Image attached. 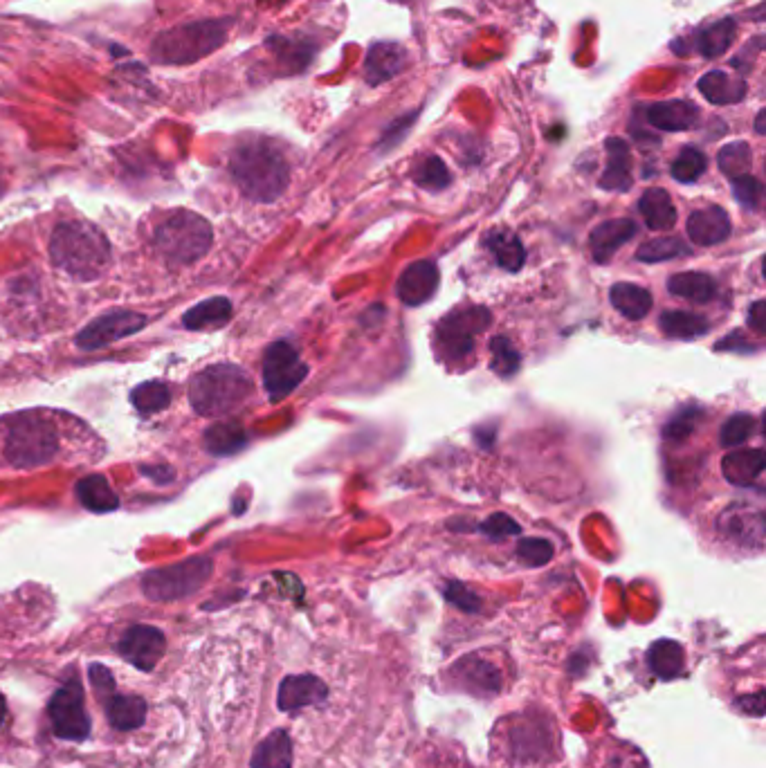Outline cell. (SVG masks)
<instances>
[{"label": "cell", "mask_w": 766, "mask_h": 768, "mask_svg": "<svg viewBox=\"0 0 766 768\" xmlns=\"http://www.w3.org/2000/svg\"><path fill=\"white\" fill-rule=\"evenodd\" d=\"M75 495L81 506L90 512H97V515H106V512L120 508V497H117V492L111 488L104 474H90V477L79 479Z\"/></svg>", "instance_id": "21"}, {"label": "cell", "mask_w": 766, "mask_h": 768, "mask_svg": "<svg viewBox=\"0 0 766 768\" xmlns=\"http://www.w3.org/2000/svg\"><path fill=\"white\" fill-rule=\"evenodd\" d=\"M230 173L245 198L254 203H275L288 189L290 164L268 137H248L230 153Z\"/></svg>", "instance_id": "1"}, {"label": "cell", "mask_w": 766, "mask_h": 768, "mask_svg": "<svg viewBox=\"0 0 766 768\" xmlns=\"http://www.w3.org/2000/svg\"><path fill=\"white\" fill-rule=\"evenodd\" d=\"M699 93L715 106L737 104L746 97V84L724 70H710L708 75L699 79Z\"/></svg>", "instance_id": "26"}, {"label": "cell", "mask_w": 766, "mask_h": 768, "mask_svg": "<svg viewBox=\"0 0 766 768\" xmlns=\"http://www.w3.org/2000/svg\"><path fill=\"white\" fill-rule=\"evenodd\" d=\"M659 326L672 340H695V337H704L710 331V322L706 317L688 313V310H665L659 317Z\"/></svg>", "instance_id": "31"}, {"label": "cell", "mask_w": 766, "mask_h": 768, "mask_svg": "<svg viewBox=\"0 0 766 768\" xmlns=\"http://www.w3.org/2000/svg\"><path fill=\"white\" fill-rule=\"evenodd\" d=\"M5 715H7V703L3 694H0V726L5 724Z\"/></svg>", "instance_id": "53"}, {"label": "cell", "mask_w": 766, "mask_h": 768, "mask_svg": "<svg viewBox=\"0 0 766 768\" xmlns=\"http://www.w3.org/2000/svg\"><path fill=\"white\" fill-rule=\"evenodd\" d=\"M486 248L495 256L499 268L506 272H519L526 261V250L515 234L490 232L486 236Z\"/></svg>", "instance_id": "34"}, {"label": "cell", "mask_w": 766, "mask_h": 768, "mask_svg": "<svg viewBox=\"0 0 766 768\" xmlns=\"http://www.w3.org/2000/svg\"><path fill=\"white\" fill-rule=\"evenodd\" d=\"M764 452L760 450H742V452H731L724 456L722 461V472L726 481H731L733 486H751L760 479V474L764 472Z\"/></svg>", "instance_id": "25"}, {"label": "cell", "mask_w": 766, "mask_h": 768, "mask_svg": "<svg viewBox=\"0 0 766 768\" xmlns=\"http://www.w3.org/2000/svg\"><path fill=\"white\" fill-rule=\"evenodd\" d=\"M214 243L207 218L189 209H176L155 227L153 245L169 265H191L203 259Z\"/></svg>", "instance_id": "6"}, {"label": "cell", "mask_w": 766, "mask_h": 768, "mask_svg": "<svg viewBox=\"0 0 766 768\" xmlns=\"http://www.w3.org/2000/svg\"><path fill=\"white\" fill-rule=\"evenodd\" d=\"M214 564L205 555L189 557L142 575V593L153 602H176L194 596L212 578Z\"/></svg>", "instance_id": "7"}, {"label": "cell", "mask_w": 766, "mask_h": 768, "mask_svg": "<svg viewBox=\"0 0 766 768\" xmlns=\"http://www.w3.org/2000/svg\"><path fill=\"white\" fill-rule=\"evenodd\" d=\"M755 131H758V135H764V111L758 113V120H755Z\"/></svg>", "instance_id": "54"}, {"label": "cell", "mask_w": 766, "mask_h": 768, "mask_svg": "<svg viewBox=\"0 0 766 768\" xmlns=\"http://www.w3.org/2000/svg\"><path fill=\"white\" fill-rule=\"evenodd\" d=\"M131 402L133 407L140 411L142 416L158 414V411L167 409L171 402V387L162 380H149L140 382L138 387L131 389Z\"/></svg>", "instance_id": "35"}, {"label": "cell", "mask_w": 766, "mask_h": 768, "mask_svg": "<svg viewBox=\"0 0 766 768\" xmlns=\"http://www.w3.org/2000/svg\"><path fill=\"white\" fill-rule=\"evenodd\" d=\"M232 319V301L227 297H212L200 301V304L191 306L182 324L187 331H216V328L225 326Z\"/></svg>", "instance_id": "22"}, {"label": "cell", "mask_w": 766, "mask_h": 768, "mask_svg": "<svg viewBox=\"0 0 766 768\" xmlns=\"http://www.w3.org/2000/svg\"><path fill=\"white\" fill-rule=\"evenodd\" d=\"M701 416H704V411H701L699 407H683L679 414L674 416L668 425H665V429H663L665 438H670V441H683V438L695 432V427L701 420Z\"/></svg>", "instance_id": "43"}, {"label": "cell", "mask_w": 766, "mask_h": 768, "mask_svg": "<svg viewBox=\"0 0 766 768\" xmlns=\"http://www.w3.org/2000/svg\"><path fill=\"white\" fill-rule=\"evenodd\" d=\"M638 212L650 230H672L677 225V209L665 189H647L638 200Z\"/></svg>", "instance_id": "28"}, {"label": "cell", "mask_w": 766, "mask_h": 768, "mask_svg": "<svg viewBox=\"0 0 766 768\" xmlns=\"http://www.w3.org/2000/svg\"><path fill=\"white\" fill-rule=\"evenodd\" d=\"M308 376L306 362H302L295 346L288 342H275L263 355V387L272 402L290 396Z\"/></svg>", "instance_id": "9"}, {"label": "cell", "mask_w": 766, "mask_h": 768, "mask_svg": "<svg viewBox=\"0 0 766 768\" xmlns=\"http://www.w3.org/2000/svg\"><path fill=\"white\" fill-rule=\"evenodd\" d=\"M690 254V248L679 239H652L643 243L641 248L636 250V259L645 261V263H659V261H670L677 259V256Z\"/></svg>", "instance_id": "39"}, {"label": "cell", "mask_w": 766, "mask_h": 768, "mask_svg": "<svg viewBox=\"0 0 766 768\" xmlns=\"http://www.w3.org/2000/svg\"><path fill=\"white\" fill-rule=\"evenodd\" d=\"M609 301L627 319H643L652 308V295L636 283L620 281L609 292Z\"/></svg>", "instance_id": "32"}, {"label": "cell", "mask_w": 766, "mask_h": 768, "mask_svg": "<svg viewBox=\"0 0 766 768\" xmlns=\"http://www.w3.org/2000/svg\"><path fill=\"white\" fill-rule=\"evenodd\" d=\"M147 324L149 319L140 313H133V310H111V313L99 315L81 328L75 337V344L81 351H102L108 344L140 333Z\"/></svg>", "instance_id": "11"}, {"label": "cell", "mask_w": 766, "mask_h": 768, "mask_svg": "<svg viewBox=\"0 0 766 768\" xmlns=\"http://www.w3.org/2000/svg\"><path fill=\"white\" fill-rule=\"evenodd\" d=\"M668 290L674 297L695 301V304H708L717 295V283L706 272H679L670 277Z\"/></svg>", "instance_id": "30"}, {"label": "cell", "mask_w": 766, "mask_h": 768, "mask_svg": "<svg viewBox=\"0 0 766 768\" xmlns=\"http://www.w3.org/2000/svg\"><path fill=\"white\" fill-rule=\"evenodd\" d=\"M647 122L665 133H681L695 128L701 120V111L686 99H670L647 108Z\"/></svg>", "instance_id": "18"}, {"label": "cell", "mask_w": 766, "mask_h": 768, "mask_svg": "<svg viewBox=\"0 0 766 768\" xmlns=\"http://www.w3.org/2000/svg\"><path fill=\"white\" fill-rule=\"evenodd\" d=\"M254 384L239 364H212L189 382V402L196 414L218 418L232 414L252 396Z\"/></svg>", "instance_id": "4"}, {"label": "cell", "mask_w": 766, "mask_h": 768, "mask_svg": "<svg viewBox=\"0 0 766 768\" xmlns=\"http://www.w3.org/2000/svg\"><path fill=\"white\" fill-rule=\"evenodd\" d=\"M147 710V701L142 697H135V694H115V697H108L106 717L108 724L115 730L129 733V730H138L144 726Z\"/></svg>", "instance_id": "24"}, {"label": "cell", "mask_w": 766, "mask_h": 768, "mask_svg": "<svg viewBox=\"0 0 766 768\" xmlns=\"http://www.w3.org/2000/svg\"><path fill=\"white\" fill-rule=\"evenodd\" d=\"M733 194L737 200H740L742 207L758 209L762 200V182L758 178H753L751 173L733 178Z\"/></svg>", "instance_id": "45"}, {"label": "cell", "mask_w": 766, "mask_h": 768, "mask_svg": "<svg viewBox=\"0 0 766 768\" xmlns=\"http://www.w3.org/2000/svg\"><path fill=\"white\" fill-rule=\"evenodd\" d=\"M245 443H248V434L241 423L236 420H223V423H214L205 429L203 445L212 456H232L241 452Z\"/></svg>", "instance_id": "27"}, {"label": "cell", "mask_w": 766, "mask_h": 768, "mask_svg": "<svg viewBox=\"0 0 766 768\" xmlns=\"http://www.w3.org/2000/svg\"><path fill=\"white\" fill-rule=\"evenodd\" d=\"M232 25V18H205L169 27L153 39L149 59L158 66H191L223 48Z\"/></svg>", "instance_id": "3"}, {"label": "cell", "mask_w": 766, "mask_h": 768, "mask_svg": "<svg viewBox=\"0 0 766 768\" xmlns=\"http://www.w3.org/2000/svg\"><path fill=\"white\" fill-rule=\"evenodd\" d=\"M737 706L746 712H751L753 717H762L764 715V694L758 692V694H753V697H744L742 701H737Z\"/></svg>", "instance_id": "50"}, {"label": "cell", "mask_w": 766, "mask_h": 768, "mask_svg": "<svg viewBox=\"0 0 766 768\" xmlns=\"http://www.w3.org/2000/svg\"><path fill=\"white\" fill-rule=\"evenodd\" d=\"M492 346V369L501 378H510L519 371V353L508 337H495L490 342Z\"/></svg>", "instance_id": "41"}, {"label": "cell", "mask_w": 766, "mask_h": 768, "mask_svg": "<svg viewBox=\"0 0 766 768\" xmlns=\"http://www.w3.org/2000/svg\"><path fill=\"white\" fill-rule=\"evenodd\" d=\"M719 530L737 542L760 546L764 537V512L749 506H731L719 517Z\"/></svg>", "instance_id": "19"}, {"label": "cell", "mask_w": 766, "mask_h": 768, "mask_svg": "<svg viewBox=\"0 0 766 768\" xmlns=\"http://www.w3.org/2000/svg\"><path fill=\"white\" fill-rule=\"evenodd\" d=\"M50 259L70 277L93 281L102 277L111 265V245L95 225L66 221L54 227Z\"/></svg>", "instance_id": "2"}, {"label": "cell", "mask_w": 766, "mask_h": 768, "mask_svg": "<svg viewBox=\"0 0 766 768\" xmlns=\"http://www.w3.org/2000/svg\"><path fill=\"white\" fill-rule=\"evenodd\" d=\"M328 688L322 679H317L313 674H299V676H286L279 685L277 692V706L284 712H295L308 706H317V703L326 701Z\"/></svg>", "instance_id": "15"}, {"label": "cell", "mask_w": 766, "mask_h": 768, "mask_svg": "<svg viewBox=\"0 0 766 768\" xmlns=\"http://www.w3.org/2000/svg\"><path fill=\"white\" fill-rule=\"evenodd\" d=\"M764 308H766V304H764L762 299L755 301V304L749 308V324H751L758 333H764V328H766V319H764L766 313H764Z\"/></svg>", "instance_id": "51"}, {"label": "cell", "mask_w": 766, "mask_h": 768, "mask_svg": "<svg viewBox=\"0 0 766 768\" xmlns=\"http://www.w3.org/2000/svg\"><path fill=\"white\" fill-rule=\"evenodd\" d=\"M142 474L147 479L158 483V486H164V483H171L176 479V472H173V468H169V465H147V468H142Z\"/></svg>", "instance_id": "49"}, {"label": "cell", "mask_w": 766, "mask_h": 768, "mask_svg": "<svg viewBox=\"0 0 766 768\" xmlns=\"http://www.w3.org/2000/svg\"><path fill=\"white\" fill-rule=\"evenodd\" d=\"M250 768H293V742L286 730H275L254 748Z\"/></svg>", "instance_id": "29"}, {"label": "cell", "mask_w": 766, "mask_h": 768, "mask_svg": "<svg viewBox=\"0 0 766 768\" xmlns=\"http://www.w3.org/2000/svg\"><path fill=\"white\" fill-rule=\"evenodd\" d=\"M48 712L54 735L59 739H66V742H84L90 735L86 697L77 676L63 683L61 688L52 694Z\"/></svg>", "instance_id": "8"}, {"label": "cell", "mask_w": 766, "mask_h": 768, "mask_svg": "<svg viewBox=\"0 0 766 768\" xmlns=\"http://www.w3.org/2000/svg\"><path fill=\"white\" fill-rule=\"evenodd\" d=\"M717 164H719V169H722L724 176H728V178L746 176V173L751 171V164H753L751 146L742 140L726 144L717 155Z\"/></svg>", "instance_id": "37"}, {"label": "cell", "mask_w": 766, "mask_h": 768, "mask_svg": "<svg viewBox=\"0 0 766 768\" xmlns=\"http://www.w3.org/2000/svg\"><path fill=\"white\" fill-rule=\"evenodd\" d=\"M164 647H167V640H164V634L158 627L151 625H133L124 632L120 638V645H117V652L129 661L135 670L140 672H153L155 665L160 663V658L164 656Z\"/></svg>", "instance_id": "12"}, {"label": "cell", "mask_w": 766, "mask_h": 768, "mask_svg": "<svg viewBox=\"0 0 766 768\" xmlns=\"http://www.w3.org/2000/svg\"><path fill=\"white\" fill-rule=\"evenodd\" d=\"M5 194V185H3V176H0V196Z\"/></svg>", "instance_id": "55"}, {"label": "cell", "mask_w": 766, "mask_h": 768, "mask_svg": "<svg viewBox=\"0 0 766 768\" xmlns=\"http://www.w3.org/2000/svg\"><path fill=\"white\" fill-rule=\"evenodd\" d=\"M490 324L486 308H463L443 317L436 326L441 351L445 360H463L474 349V337Z\"/></svg>", "instance_id": "10"}, {"label": "cell", "mask_w": 766, "mask_h": 768, "mask_svg": "<svg viewBox=\"0 0 766 768\" xmlns=\"http://www.w3.org/2000/svg\"><path fill=\"white\" fill-rule=\"evenodd\" d=\"M452 679L465 692L479 694V697H492L501 690V674L490 661H483L479 656H465L452 665Z\"/></svg>", "instance_id": "13"}, {"label": "cell", "mask_w": 766, "mask_h": 768, "mask_svg": "<svg viewBox=\"0 0 766 768\" xmlns=\"http://www.w3.org/2000/svg\"><path fill=\"white\" fill-rule=\"evenodd\" d=\"M636 232L638 227L629 218H612V221L600 223L589 236L591 254L598 263H607L618 248H623L629 239H634Z\"/></svg>", "instance_id": "20"}, {"label": "cell", "mask_w": 766, "mask_h": 768, "mask_svg": "<svg viewBox=\"0 0 766 768\" xmlns=\"http://www.w3.org/2000/svg\"><path fill=\"white\" fill-rule=\"evenodd\" d=\"M731 218H728L724 207L710 205L704 209H697L695 214L688 218V236L692 243L701 245V248H710L726 241L731 236Z\"/></svg>", "instance_id": "16"}, {"label": "cell", "mask_w": 766, "mask_h": 768, "mask_svg": "<svg viewBox=\"0 0 766 768\" xmlns=\"http://www.w3.org/2000/svg\"><path fill=\"white\" fill-rule=\"evenodd\" d=\"M481 533H486L492 539H504L508 535H517L519 533V524L515 519H510L504 512H497V515L488 517L483 524L479 526Z\"/></svg>", "instance_id": "47"}, {"label": "cell", "mask_w": 766, "mask_h": 768, "mask_svg": "<svg viewBox=\"0 0 766 768\" xmlns=\"http://www.w3.org/2000/svg\"><path fill=\"white\" fill-rule=\"evenodd\" d=\"M683 663H686V654H683V647L674 643V640H656L650 652H647V665L663 681L679 676L683 672Z\"/></svg>", "instance_id": "33"}, {"label": "cell", "mask_w": 766, "mask_h": 768, "mask_svg": "<svg viewBox=\"0 0 766 768\" xmlns=\"http://www.w3.org/2000/svg\"><path fill=\"white\" fill-rule=\"evenodd\" d=\"M407 66V50L398 43H389V41H380L373 43L367 54V63H364V70H367V81L371 86H380L385 81L398 77L400 72Z\"/></svg>", "instance_id": "17"}, {"label": "cell", "mask_w": 766, "mask_h": 768, "mask_svg": "<svg viewBox=\"0 0 766 768\" xmlns=\"http://www.w3.org/2000/svg\"><path fill=\"white\" fill-rule=\"evenodd\" d=\"M753 429L755 418L751 414H735L726 420L722 432H719V438H722L724 447H737L753 434Z\"/></svg>", "instance_id": "42"}, {"label": "cell", "mask_w": 766, "mask_h": 768, "mask_svg": "<svg viewBox=\"0 0 766 768\" xmlns=\"http://www.w3.org/2000/svg\"><path fill=\"white\" fill-rule=\"evenodd\" d=\"M735 30H737V25H735L733 18H722V21H717L710 27H706L697 41V48L701 52V57L704 59L722 57V54L731 48V43L735 39Z\"/></svg>", "instance_id": "36"}, {"label": "cell", "mask_w": 766, "mask_h": 768, "mask_svg": "<svg viewBox=\"0 0 766 768\" xmlns=\"http://www.w3.org/2000/svg\"><path fill=\"white\" fill-rule=\"evenodd\" d=\"M414 180H416L418 187L430 189V191H441L450 185L452 176H450L448 167L443 164V160L434 158L432 155V158H427L418 164L416 171H414Z\"/></svg>", "instance_id": "40"}, {"label": "cell", "mask_w": 766, "mask_h": 768, "mask_svg": "<svg viewBox=\"0 0 766 768\" xmlns=\"http://www.w3.org/2000/svg\"><path fill=\"white\" fill-rule=\"evenodd\" d=\"M439 288V268L432 261H414L398 279V297L407 306H421L430 301Z\"/></svg>", "instance_id": "14"}, {"label": "cell", "mask_w": 766, "mask_h": 768, "mask_svg": "<svg viewBox=\"0 0 766 768\" xmlns=\"http://www.w3.org/2000/svg\"><path fill=\"white\" fill-rule=\"evenodd\" d=\"M607 167L603 178H600V187L607 191H627L632 187V162H629V146L618 140V137H609L607 144Z\"/></svg>", "instance_id": "23"}, {"label": "cell", "mask_w": 766, "mask_h": 768, "mask_svg": "<svg viewBox=\"0 0 766 768\" xmlns=\"http://www.w3.org/2000/svg\"><path fill=\"white\" fill-rule=\"evenodd\" d=\"M59 452L57 427L36 411H25L9 420L3 438L5 461L16 470L48 465Z\"/></svg>", "instance_id": "5"}, {"label": "cell", "mask_w": 766, "mask_h": 768, "mask_svg": "<svg viewBox=\"0 0 766 768\" xmlns=\"http://www.w3.org/2000/svg\"><path fill=\"white\" fill-rule=\"evenodd\" d=\"M517 557L528 566H544L553 557V544L546 539H522L517 544Z\"/></svg>", "instance_id": "44"}, {"label": "cell", "mask_w": 766, "mask_h": 768, "mask_svg": "<svg viewBox=\"0 0 766 768\" xmlns=\"http://www.w3.org/2000/svg\"><path fill=\"white\" fill-rule=\"evenodd\" d=\"M717 351H755V346L751 342H740V333H733L717 344Z\"/></svg>", "instance_id": "52"}, {"label": "cell", "mask_w": 766, "mask_h": 768, "mask_svg": "<svg viewBox=\"0 0 766 768\" xmlns=\"http://www.w3.org/2000/svg\"><path fill=\"white\" fill-rule=\"evenodd\" d=\"M706 167H708L706 155L699 149H695V146H686V149H681V153L674 158L670 173L677 182L690 185V182H697L701 176H704Z\"/></svg>", "instance_id": "38"}, {"label": "cell", "mask_w": 766, "mask_h": 768, "mask_svg": "<svg viewBox=\"0 0 766 768\" xmlns=\"http://www.w3.org/2000/svg\"><path fill=\"white\" fill-rule=\"evenodd\" d=\"M443 593H445V598H448V602H452L454 607H459L461 611H465V614H477L479 607H481V600L477 598V593H472L461 582H448V587H445Z\"/></svg>", "instance_id": "46"}, {"label": "cell", "mask_w": 766, "mask_h": 768, "mask_svg": "<svg viewBox=\"0 0 766 768\" xmlns=\"http://www.w3.org/2000/svg\"><path fill=\"white\" fill-rule=\"evenodd\" d=\"M90 681H93V688L97 690V694L102 699H108L111 697V692L115 690V679H113V672L108 670L106 665L102 663H93L90 665Z\"/></svg>", "instance_id": "48"}]
</instances>
